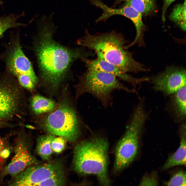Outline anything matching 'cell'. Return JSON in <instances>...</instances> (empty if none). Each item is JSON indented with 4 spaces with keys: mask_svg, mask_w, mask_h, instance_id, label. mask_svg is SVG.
Returning a JSON list of instances; mask_svg holds the SVG:
<instances>
[{
    "mask_svg": "<svg viewBox=\"0 0 186 186\" xmlns=\"http://www.w3.org/2000/svg\"><path fill=\"white\" fill-rule=\"evenodd\" d=\"M78 86L81 93H88L107 106L114 90H121L129 92H135V89H130L124 86L114 75L102 71L87 69L79 77Z\"/></svg>",
    "mask_w": 186,
    "mask_h": 186,
    "instance_id": "cell-5",
    "label": "cell"
},
{
    "mask_svg": "<svg viewBox=\"0 0 186 186\" xmlns=\"http://www.w3.org/2000/svg\"><path fill=\"white\" fill-rule=\"evenodd\" d=\"M175 0H163V5L162 10L161 19L164 22L165 20V14L168 8L173 2Z\"/></svg>",
    "mask_w": 186,
    "mask_h": 186,
    "instance_id": "cell-25",
    "label": "cell"
},
{
    "mask_svg": "<svg viewBox=\"0 0 186 186\" xmlns=\"http://www.w3.org/2000/svg\"><path fill=\"white\" fill-rule=\"evenodd\" d=\"M147 118L143 102L141 101L126 132L116 146L114 165L115 171L124 169L134 160L138 151L140 134Z\"/></svg>",
    "mask_w": 186,
    "mask_h": 186,
    "instance_id": "cell-4",
    "label": "cell"
},
{
    "mask_svg": "<svg viewBox=\"0 0 186 186\" xmlns=\"http://www.w3.org/2000/svg\"><path fill=\"white\" fill-rule=\"evenodd\" d=\"M122 6H130L146 16L153 12L156 8V0H127Z\"/></svg>",
    "mask_w": 186,
    "mask_h": 186,
    "instance_id": "cell-18",
    "label": "cell"
},
{
    "mask_svg": "<svg viewBox=\"0 0 186 186\" xmlns=\"http://www.w3.org/2000/svg\"><path fill=\"white\" fill-rule=\"evenodd\" d=\"M164 184L167 186L186 185V173L185 172L180 171L177 172L168 181Z\"/></svg>",
    "mask_w": 186,
    "mask_h": 186,
    "instance_id": "cell-20",
    "label": "cell"
},
{
    "mask_svg": "<svg viewBox=\"0 0 186 186\" xmlns=\"http://www.w3.org/2000/svg\"><path fill=\"white\" fill-rule=\"evenodd\" d=\"M109 145L105 139L93 138L78 143L75 147L73 167L77 172L83 174H93L97 176L103 185H109L108 175Z\"/></svg>",
    "mask_w": 186,
    "mask_h": 186,
    "instance_id": "cell-3",
    "label": "cell"
},
{
    "mask_svg": "<svg viewBox=\"0 0 186 186\" xmlns=\"http://www.w3.org/2000/svg\"><path fill=\"white\" fill-rule=\"evenodd\" d=\"M31 106L35 114H40L52 110L55 107L56 104L51 99L37 95L32 98Z\"/></svg>",
    "mask_w": 186,
    "mask_h": 186,
    "instance_id": "cell-14",
    "label": "cell"
},
{
    "mask_svg": "<svg viewBox=\"0 0 186 186\" xmlns=\"http://www.w3.org/2000/svg\"><path fill=\"white\" fill-rule=\"evenodd\" d=\"M0 137V165L10 155V150L6 141Z\"/></svg>",
    "mask_w": 186,
    "mask_h": 186,
    "instance_id": "cell-23",
    "label": "cell"
},
{
    "mask_svg": "<svg viewBox=\"0 0 186 186\" xmlns=\"http://www.w3.org/2000/svg\"><path fill=\"white\" fill-rule=\"evenodd\" d=\"M175 94L172 100V106L176 117L180 120L185 117L186 86L183 87Z\"/></svg>",
    "mask_w": 186,
    "mask_h": 186,
    "instance_id": "cell-15",
    "label": "cell"
},
{
    "mask_svg": "<svg viewBox=\"0 0 186 186\" xmlns=\"http://www.w3.org/2000/svg\"><path fill=\"white\" fill-rule=\"evenodd\" d=\"M185 128L183 129L180 145L176 151L168 159L162 168L166 170L176 166L185 165L186 162Z\"/></svg>",
    "mask_w": 186,
    "mask_h": 186,
    "instance_id": "cell-13",
    "label": "cell"
},
{
    "mask_svg": "<svg viewBox=\"0 0 186 186\" xmlns=\"http://www.w3.org/2000/svg\"><path fill=\"white\" fill-rule=\"evenodd\" d=\"M128 42L121 33L113 30L92 34L86 29L77 44L95 52L97 58L114 65L127 73L147 72L150 68L136 61L124 47Z\"/></svg>",
    "mask_w": 186,
    "mask_h": 186,
    "instance_id": "cell-2",
    "label": "cell"
},
{
    "mask_svg": "<svg viewBox=\"0 0 186 186\" xmlns=\"http://www.w3.org/2000/svg\"><path fill=\"white\" fill-rule=\"evenodd\" d=\"M63 172L62 165L58 162L33 165L13 177L9 184L13 186H39L46 180Z\"/></svg>",
    "mask_w": 186,
    "mask_h": 186,
    "instance_id": "cell-9",
    "label": "cell"
},
{
    "mask_svg": "<svg viewBox=\"0 0 186 186\" xmlns=\"http://www.w3.org/2000/svg\"><path fill=\"white\" fill-rule=\"evenodd\" d=\"M20 85L29 90L33 91L34 89L35 84L27 75H21L16 77Z\"/></svg>",
    "mask_w": 186,
    "mask_h": 186,
    "instance_id": "cell-22",
    "label": "cell"
},
{
    "mask_svg": "<svg viewBox=\"0 0 186 186\" xmlns=\"http://www.w3.org/2000/svg\"><path fill=\"white\" fill-rule=\"evenodd\" d=\"M127 0H115V1L114 3V6H115L116 5L118 4L119 3L121 2H126Z\"/></svg>",
    "mask_w": 186,
    "mask_h": 186,
    "instance_id": "cell-26",
    "label": "cell"
},
{
    "mask_svg": "<svg viewBox=\"0 0 186 186\" xmlns=\"http://www.w3.org/2000/svg\"><path fill=\"white\" fill-rule=\"evenodd\" d=\"M25 134L21 131L15 140L14 154L3 171V176L12 177L30 166L38 164L39 161L31 153Z\"/></svg>",
    "mask_w": 186,
    "mask_h": 186,
    "instance_id": "cell-10",
    "label": "cell"
},
{
    "mask_svg": "<svg viewBox=\"0 0 186 186\" xmlns=\"http://www.w3.org/2000/svg\"><path fill=\"white\" fill-rule=\"evenodd\" d=\"M54 137L50 134L41 136L37 140L36 151L38 155L44 160H48L52 153L51 143Z\"/></svg>",
    "mask_w": 186,
    "mask_h": 186,
    "instance_id": "cell-17",
    "label": "cell"
},
{
    "mask_svg": "<svg viewBox=\"0 0 186 186\" xmlns=\"http://www.w3.org/2000/svg\"><path fill=\"white\" fill-rule=\"evenodd\" d=\"M185 69L182 67L167 66L163 72L151 77L153 89L166 95L174 94L186 86Z\"/></svg>",
    "mask_w": 186,
    "mask_h": 186,
    "instance_id": "cell-11",
    "label": "cell"
},
{
    "mask_svg": "<svg viewBox=\"0 0 186 186\" xmlns=\"http://www.w3.org/2000/svg\"><path fill=\"white\" fill-rule=\"evenodd\" d=\"M24 12L19 14H11L7 16H0V39L2 38L5 32L12 28H18L19 27H25L27 24L19 22L17 20L23 16Z\"/></svg>",
    "mask_w": 186,
    "mask_h": 186,
    "instance_id": "cell-16",
    "label": "cell"
},
{
    "mask_svg": "<svg viewBox=\"0 0 186 186\" xmlns=\"http://www.w3.org/2000/svg\"><path fill=\"white\" fill-rule=\"evenodd\" d=\"M22 87L15 76L5 71L0 73V121L5 122L21 114L25 105Z\"/></svg>",
    "mask_w": 186,
    "mask_h": 186,
    "instance_id": "cell-7",
    "label": "cell"
},
{
    "mask_svg": "<svg viewBox=\"0 0 186 186\" xmlns=\"http://www.w3.org/2000/svg\"><path fill=\"white\" fill-rule=\"evenodd\" d=\"M42 125L45 130L51 134L62 137L70 142L75 141L80 133L76 112L65 102L60 104L56 110L49 114Z\"/></svg>",
    "mask_w": 186,
    "mask_h": 186,
    "instance_id": "cell-6",
    "label": "cell"
},
{
    "mask_svg": "<svg viewBox=\"0 0 186 186\" xmlns=\"http://www.w3.org/2000/svg\"><path fill=\"white\" fill-rule=\"evenodd\" d=\"M158 182L155 175L153 174L150 176H146L144 177L140 185H157Z\"/></svg>",
    "mask_w": 186,
    "mask_h": 186,
    "instance_id": "cell-24",
    "label": "cell"
},
{
    "mask_svg": "<svg viewBox=\"0 0 186 186\" xmlns=\"http://www.w3.org/2000/svg\"><path fill=\"white\" fill-rule=\"evenodd\" d=\"M81 59L87 69L102 71L110 73L117 78L129 83L134 87L141 85L142 83L149 80L146 77L141 78H134L116 66L97 58L91 59L87 58H82Z\"/></svg>",
    "mask_w": 186,
    "mask_h": 186,
    "instance_id": "cell-12",
    "label": "cell"
},
{
    "mask_svg": "<svg viewBox=\"0 0 186 186\" xmlns=\"http://www.w3.org/2000/svg\"><path fill=\"white\" fill-rule=\"evenodd\" d=\"M186 0L176 5L169 16L170 19L183 31L186 30Z\"/></svg>",
    "mask_w": 186,
    "mask_h": 186,
    "instance_id": "cell-19",
    "label": "cell"
},
{
    "mask_svg": "<svg viewBox=\"0 0 186 186\" xmlns=\"http://www.w3.org/2000/svg\"><path fill=\"white\" fill-rule=\"evenodd\" d=\"M7 125V124L5 123V122L0 121V128H2L3 126H6Z\"/></svg>",
    "mask_w": 186,
    "mask_h": 186,
    "instance_id": "cell-27",
    "label": "cell"
},
{
    "mask_svg": "<svg viewBox=\"0 0 186 186\" xmlns=\"http://www.w3.org/2000/svg\"><path fill=\"white\" fill-rule=\"evenodd\" d=\"M65 140L63 137L61 136L54 137L52 140L51 143V146L52 151L56 153L61 152L65 147Z\"/></svg>",
    "mask_w": 186,
    "mask_h": 186,
    "instance_id": "cell-21",
    "label": "cell"
},
{
    "mask_svg": "<svg viewBox=\"0 0 186 186\" xmlns=\"http://www.w3.org/2000/svg\"><path fill=\"white\" fill-rule=\"evenodd\" d=\"M53 33L51 27H41L34 37L33 50L36 57L41 83L54 91L66 78L75 60L93 56L95 54L83 48L72 49L62 45L54 39Z\"/></svg>",
    "mask_w": 186,
    "mask_h": 186,
    "instance_id": "cell-1",
    "label": "cell"
},
{
    "mask_svg": "<svg viewBox=\"0 0 186 186\" xmlns=\"http://www.w3.org/2000/svg\"><path fill=\"white\" fill-rule=\"evenodd\" d=\"M9 42L5 49L0 55V58L5 64V71L16 78L18 75L28 76L35 84L38 82L32 65L21 48L19 29L10 33Z\"/></svg>",
    "mask_w": 186,
    "mask_h": 186,
    "instance_id": "cell-8",
    "label": "cell"
},
{
    "mask_svg": "<svg viewBox=\"0 0 186 186\" xmlns=\"http://www.w3.org/2000/svg\"><path fill=\"white\" fill-rule=\"evenodd\" d=\"M3 4V2L2 1L0 0V5H2Z\"/></svg>",
    "mask_w": 186,
    "mask_h": 186,
    "instance_id": "cell-28",
    "label": "cell"
}]
</instances>
